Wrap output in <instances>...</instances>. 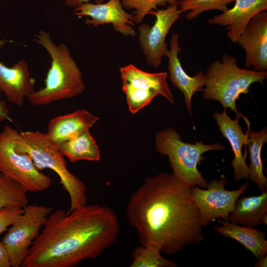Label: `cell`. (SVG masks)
Returning <instances> with one entry per match:
<instances>
[{"instance_id":"obj_1","label":"cell","mask_w":267,"mask_h":267,"mask_svg":"<svg viewBox=\"0 0 267 267\" xmlns=\"http://www.w3.org/2000/svg\"><path fill=\"white\" fill-rule=\"evenodd\" d=\"M191 187L173 174L160 173L147 178L132 195L126 213L141 245L154 243L169 255L204 241Z\"/></svg>"},{"instance_id":"obj_26","label":"cell","mask_w":267,"mask_h":267,"mask_svg":"<svg viewBox=\"0 0 267 267\" xmlns=\"http://www.w3.org/2000/svg\"><path fill=\"white\" fill-rule=\"evenodd\" d=\"M124 9L134 10V22L141 23L149 12L158 6H166L178 3V0H121Z\"/></svg>"},{"instance_id":"obj_25","label":"cell","mask_w":267,"mask_h":267,"mask_svg":"<svg viewBox=\"0 0 267 267\" xmlns=\"http://www.w3.org/2000/svg\"><path fill=\"white\" fill-rule=\"evenodd\" d=\"M235 0H184L178 2L179 9L182 12L190 10L185 17L189 20L196 18L204 11L209 10H219L222 12L228 8V4Z\"/></svg>"},{"instance_id":"obj_6","label":"cell","mask_w":267,"mask_h":267,"mask_svg":"<svg viewBox=\"0 0 267 267\" xmlns=\"http://www.w3.org/2000/svg\"><path fill=\"white\" fill-rule=\"evenodd\" d=\"M155 148L160 154L168 156L172 174L182 183L206 188L208 182L198 170V165L204 159L202 154L209 151L223 150L225 147L219 142H184L177 131L169 128L156 134Z\"/></svg>"},{"instance_id":"obj_29","label":"cell","mask_w":267,"mask_h":267,"mask_svg":"<svg viewBox=\"0 0 267 267\" xmlns=\"http://www.w3.org/2000/svg\"><path fill=\"white\" fill-rule=\"evenodd\" d=\"M2 92L0 90V96ZM9 113V110L6 103L3 100H0V122H1L7 118Z\"/></svg>"},{"instance_id":"obj_20","label":"cell","mask_w":267,"mask_h":267,"mask_svg":"<svg viewBox=\"0 0 267 267\" xmlns=\"http://www.w3.org/2000/svg\"><path fill=\"white\" fill-rule=\"evenodd\" d=\"M239 225L267 224V190L258 196L241 195L227 219Z\"/></svg>"},{"instance_id":"obj_9","label":"cell","mask_w":267,"mask_h":267,"mask_svg":"<svg viewBox=\"0 0 267 267\" xmlns=\"http://www.w3.org/2000/svg\"><path fill=\"white\" fill-rule=\"evenodd\" d=\"M53 207L28 205L20 218L11 225L2 239L11 267H20L34 240L39 235Z\"/></svg>"},{"instance_id":"obj_5","label":"cell","mask_w":267,"mask_h":267,"mask_svg":"<svg viewBox=\"0 0 267 267\" xmlns=\"http://www.w3.org/2000/svg\"><path fill=\"white\" fill-rule=\"evenodd\" d=\"M205 77V88L201 90L203 98L220 102L224 109L229 108L244 119L249 130L250 122L237 111L236 100L241 94L249 93L252 84L258 82L264 85L267 72L241 69L235 58L224 53L221 61L217 59L209 66Z\"/></svg>"},{"instance_id":"obj_28","label":"cell","mask_w":267,"mask_h":267,"mask_svg":"<svg viewBox=\"0 0 267 267\" xmlns=\"http://www.w3.org/2000/svg\"><path fill=\"white\" fill-rule=\"evenodd\" d=\"M11 264L7 249L2 242L0 240V267H10Z\"/></svg>"},{"instance_id":"obj_17","label":"cell","mask_w":267,"mask_h":267,"mask_svg":"<svg viewBox=\"0 0 267 267\" xmlns=\"http://www.w3.org/2000/svg\"><path fill=\"white\" fill-rule=\"evenodd\" d=\"M213 116L221 134L228 140L233 152L234 158L231 165L234 178L236 180L250 178L248 165L242 152V147L246 144L247 134L243 132L239 124L241 117L236 116L235 119L232 120L228 116L225 109L222 113L215 112Z\"/></svg>"},{"instance_id":"obj_2","label":"cell","mask_w":267,"mask_h":267,"mask_svg":"<svg viewBox=\"0 0 267 267\" xmlns=\"http://www.w3.org/2000/svg\"><path fill=\"white\" fill-rule=\"evenodd\" d=\"M120 223L110 207L94 204L52 211L22 267H74L101 255L118 239Z\"/></svg>"},{"instance_id":"obj_11","label":"cell","mask_w":267,"mask_h":267,"mask_svg":"<svg viewBox=\"0 0 267 267\" xmlns=\"http://www.w3.org/2000/svg\"><path fill=\"white\" fill-rule=\"evenodd\" d=\"M178 3L169 5L165 9L151 11L154 15V24L150 26L142 24L138 27L139 41L147 63L155 68L161 64L167 50L166 38L173 24L180 17L181 12Z\"/></svg>"},{"instance_id":"obj_18","label":"cell","mask_w":267,"mask_h":267,"mask_svg":"<svg viewBox=\"0 0 267 267\" xmlns=\"http://www.w3.org/2000/svg\"><path fill=\"white\" fill-rule=\"evenodd\" d=\"M99 119L89 111L80 109L54 117L49 121L46 134L59 145L89 130Z\"/></svg>"},{"instance_id":"obj_8","label":"cell","mask_w":267,"mask_h":267,"mask_svg":"<svg viewBox=\"0 0 267 267\" xmlns=\"http://www.w3.org/2000/svg\"><path fill=\"white\" fill-rule=\"evenodd\" d=\"M120 71L122 89L132 114L148 105L159 94L175 104L173 95L167 82V72L148 73L133 64L121 67Z\"/></svg>"},{"instance_id":"obj_3","label":"cell","mask_w":267,"mask_h":267,"mask_svg":"<svg viewBox=\"0 0 267 267\" xmlns=\"http://www.w3.org/2000/svg\"><path fill=\"white\" fill-rule=\"evenodd\" d=\"M35 36V41L47 52L51 61L44 87L28 97L30 102L37 106L47 105L82 94L85 89L82 73L67 45L64 43L56 44L49 33L43 30Z\"/></svg>"},{"instance_id":"obj_7","label":"cell","mask_w":267,"mask_h":267,"mask_svg":"<svg viewBox=\"0 0 267 267\" xmlns=\"http://www.w3.org/2000/svg\"><path fill=\"white\" fill-rule=\"evenodd\" d=\"M12 129L6 126L0 133V172L21 183L28 192L47 189L51 185V178L36 167L28 154L15 151Z\"/></svg>"},{"instance_id":"obj_21","label":"cell","mask_w":267,"mask_h":267,"mask_svg":"<svg viewBox=\"0 0 267 267\" xmlns=\"http://www.w3.org/2000/svg\"><path fill=\"white\" fill-rule=\"evenodd\" d=\"M57 146L62 155L72 163L81 160L96 161L100 158L98 147L89 130Z\"/></svg>"},{"instance_id":"obj_4","label":"cell","mask_w":267,"mask_h":267,"mask_svg":"<svg viewBox=\"0 0 267 267\" xmlns=\"http://www.w3.org/2000/svg\"><path fill=\"white\" fill-rule=\"evenodd\" d=\"M12 134L17 152L28 154L39 170L49 169L58 176L60 183L70 199L68 213L87 205L85 184L69 171L58 146L46 133L32 131L18 132L12 129Z\"/></svg>"},{"instance_id":"obj_13","label":"cell","mask_w":267,"mask_h":267,"mask_svg":"<svg viewBox=\"0 0 267 267\" xmlns=\"http://www.w3.org/2000/svg\"><path fill=\"white\" fill-rule=\"evenodd\" d=\"M238 43L245 51L244 66L258 71L267 70V12L255 15L244 29Z\"/></svg>"},{"instance_id":"obj_12","label":"cell","mask_w":267,"mask_h":267,"mask_svg":"<svg viewBox=\"0 0 267 267\" xmlns=\"http://www.w3.org/2000/svg\"><path fill=\"white\" fill-rule=\"evenodd\" d=\"M74 14L79 17L88 16L86 24L90 26L111 24L113 29L125 36H134L135 26L133 14L124 9L121 0H109L105 3H84L74 9Z\"/></svg>"},{"instance_id":"obj_27","label":"cell","mask_w":267,"mask_h":267,"mask_svg":"<svg viewBox=\"0 0 267 267\" xmlns=\"http://www.w3.org/2000/svg\"><path fill=\"white\" fill-rule=\"evenodd\" d=\"M23 211V208L21 207L0 210V234L20 218Z\"/></svg>"},{"instance_id":"obj_24","label":"cell","mask_w":267,"mask_h":267,"mask_svg":"<svg viewBox=\"0 0 267 267\" xmlns=\"http://www.w3.org/2000/svg\"><path fill=\"white\" fill-rule=\"evenodd\" d=\"M160 248L156 244L149 242L137 246L132 251L133 261L130 267H176L177 263L165 258Z\"/></svg>"},{"instance_id":"obj_19","label":"cell","mask_w":267,"mask_h":267,"mask_svg":"<svg viewBox=\"0 0 267 267\" xmlns=\"http://www.w3.org/2000/svg\"><path fill=\"white\" fill-rule=\"evenodd\" d=\"M220 225L214 229L225 238L234 239L250 251L258 260L267 255V240L266 234L254 226L239 225L227 220L218 219Z\"/></svg>"},{"instance_id":"obj_32","label":"cell","mask_w":267,"mask_h":267,"mask_svg":"<svg viewBox=\"0 0 267 267\" xmlns=\"http://www.w3.org/2000/svg\"><path fill=\"white\" fill-rule=\"evenodd\" d=\"M180 0L181 1V0Z\"/></svg>"},{"instance_id":"obj_31","label":"cell","mask_w":267,"mask_h":267,"mask_svg":"<svg viewBox=\"0 0 267 267\" xmlns=\"http://www.w3.org/2000/svg\"><path fill=\"white\" fill-rule=\"evenodd\" d=\"M255 267H267V255L257 260V262L254 266Z\"/></svg>"},{"instance_id":"obj_16","label":"cell","mask_w":267,"mask_h":267,"mask_svg":"<svg viewBox=\"0 0 267 267\" xmlns=\"http://www.w3.org/2000/svg\"><path fill=\"white\" fill-rule=\"evenodd\" d=\"M235 4L222 14L208 19L211 24L227 26V36L237 44L247 25L257 13L267 9V0H235Z\"/></svg>"},{"instance_id":"obj_30","label":"cell","mask_w":267,"mask_h":267,"mask_svg":"<svg viewBox=\"0 0 267 267\" xmlns=\"http://www.w3.org/2000/svg\"><path fill=\"white\" fill-rule=\"evenodd\" d=\"M90 0H65L66 5L70 8L75 9L84 3L89 2Z\"/></svg>"},{"instance_id":"obj_14","label":"cell","mask_w":267,"mask_h":267,"mask_svg":"<svg viewBox=\"0 0 267 267\" xmlns=\"http://www.w3.org/2000/svg\"><path fill=\"white\" fill-rule=\"evenodd\" d=\"M178 40V33H174L172 35L170 50L167 49L165 56L169 59L168 70L169 79L173 85L183 93L186 107L191 115L192 97L202 90L205 84V74L202 71H199L194 76L191 77L185 72L178 56L182 50L179 45Z\"/></svg>"},{"instance_id":"obj_23","label":"cell","mask_w":267,"mask_h":267,"mask_svg":"<svg viewBox=\"0 0 267 267\" xmlns=\"http://www.w3.org/2000/svg\"><path fill=\"white\" fill-rule=\"evenodd\" d=\"M28 191L21 183L0 172V210L29 204Z\"/></svg>"},{"instance_id":"obj_22","label":"cell","mask_w":267,"mask_h":267,"mask_svg":"<svg viewBox=\"0 0 267 267\" xmlns=\"http://www.w3.org/2000/svg\"><path fill=\"white\" fill-rule=\"evenodd\" d=\"M246 144L249 147L250 164L248 165L249 178L257 185L261 192L267 190V178L263 172V164L261 158V150L264 144L267 142V127L259 132L246 133Z\"/></svg>"},{"instance_id":"obj_10","label":"cell","mask_w":267,"mask_h":267,"mask_svg":"<svg viewBox=\"0 0 267 267\" xmlns=\"http://www.w3.org/2000/svg\"><path fill=\"white\" fill-rule=\"evenodd\" d=\"M227 183V179L222 175L220 179L208 182L206 189L197 186L191 187L192 197L198 209L203 227L217 219L227 220L237 199L250 186L247 181L237 189L227 190L225 188Z\"/></svg>"},{"instance_id":"obj_15","label":"cell","mask_w":267,"mask_h":267,"mask_svg":"<svg viewBox=\"0 0 267 267\" xmlns=\"http://www.w3.org/2000/svg\"><path fill=\"white\" fill-rule=\"evenodd\" d=\"M1 43L0 41V44ZM35 83L25 60L22 59L10 67L0 61V90L9 102L22 107L25 98L35 90Z\"/></svg>"}]
</instances>
